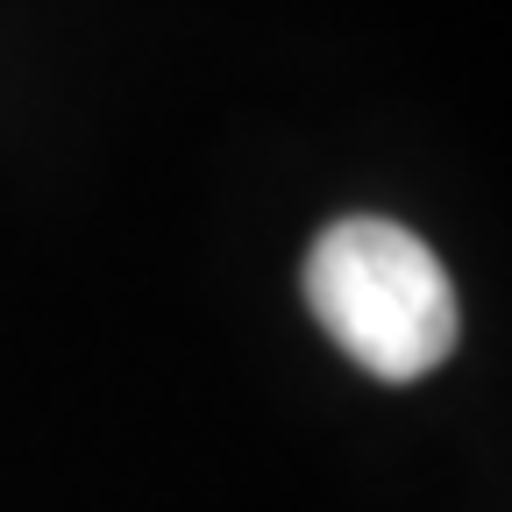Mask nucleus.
I'll return each instance as SVG.
<instances>
[{"mask_svg": "<svg viewBox=\"0 0 512 512\" xmlns=\"http://www.w3.org/2000/svg\"><path fill=\"white\" fill-rule=\"evenodd\" d=\"M306 306L377 384H413L456 349V285L441 256L384 214H349L306 256Z\"/></svg>", "mask_w": 512, "mask_h": 512, "instance_id": "f257e3e1", "label": "nucleus"}]
</instances>
